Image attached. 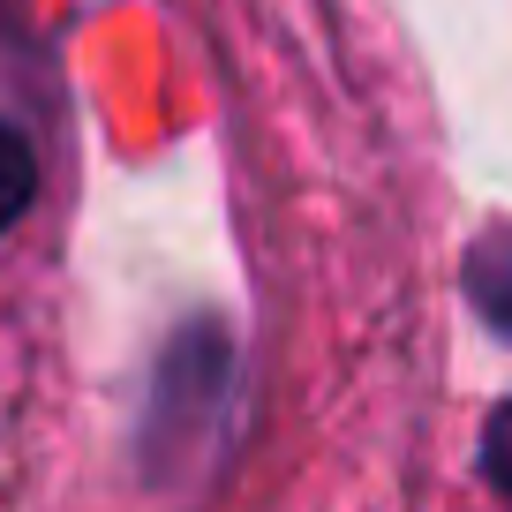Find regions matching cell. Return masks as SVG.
Here are the masks:
<instances>
[{
    "instance_id": "2",
    "label": "cell",
    "mask_w": 512,
    "mask_h": 512,
    "mask_svg": "<svg viewBox=\"0 0 512 512\" xmlns=\"http://www.w3.org/2000/svg\"><path fill=\"white\" fill-rule=\"evenodd\" d=\"M38 196V159H31V136H23L16 121H0V234L31 211Z\"/></svg>"
},
{
    "instance_id": "3",
    "label": "cell",
    "mask_w": 512,
    "mask_h": 512,
    "mask_svg": "<svg viewBox=\"0 0 512 512\" xmlns=\"http://www.w3.org/2000/svg\"><path fill=\"white\" fill-rule=\"evenodd\" d=\"M482 475H490V490L512 505V400L490 415V430H482Z\"/></svg>"
},
{
    "instance_id": "1",
    "label": "cell",
    "mask_w": 512,
    "mask_h": 512,
    "mask_svg": "<svg viewBox=\"0 0 512 512\" xmlns=\"http://www.w3.org/2000/svg\"><path fill=\"white\" fill-rule=\"evenodd\" d=\"M467 302L497 339H512V219L482 226L467 249Z\"/></svg>"
}]
</instances>
